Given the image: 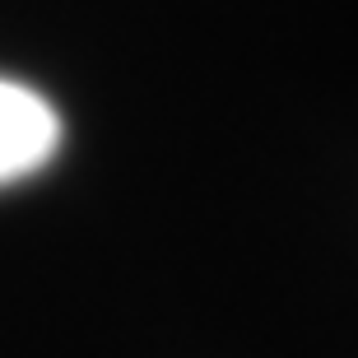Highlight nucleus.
Instances as JSON below:
<instances>
[{"instance_id":"f257e3e1","label":"nucleus","mask_w":358,"mask_h":358,"mask_svg":"<svg viewBox=\"0 0 358 358\" xmlns=\"http://www.w3.org/2000/svg\"><path fill=\"white\" fill-rule=\"evenodd\" d=\"M61 149V117L38 89L0 80V182L38 173Z\"/></svg>"}]
</instances>
